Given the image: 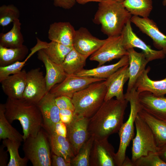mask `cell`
I'll use <instances>...</instances> for the list:
<instances>
[{"label":"cell","mask_w":166,"mask_h":166,"mask_svg":"<svg viewBox=\"0 0 166 166\" xmlns=\"http://www.w3.org/2000/svg\"><path fill=\"white\" fill-rule=\"evenodd\" d=\"M28 49L23 45L15 48H9L0 45V66H5L18 61H22L27 54Z\"/></svg>","instance_id":"cell-29"},{"label":"cell","mask_w":166,"mask_h":166,"mask_svg":"<svg viewBox=\"0 0 166 166\" xmlns=\"http://www.w3.org/2000/svg\"><path fill=\"white\" fill-rule=\"evenodd\" d=\"M89 118L74 113L73 120L66 125L67 137L74 156L90 136L88 131Z\"/></svg>","instance_id":"cell-11"},{"label":"cell","mask_w":166,"mask_h":166,"mask_svg":"<svg viewBox=\"0 0 166 166\" xmlns=\"http://www.w3.org/2000/svg\"><path fill=\"white\" fill-rule=\"evenodd\" d=\"M25 156L33 166H51V151L48 133L42 128L37 135L23 141Z\"/></svg>","instance_id":"cell-6"},{"label":"cell","mask_w":166,"mask_h":166,"mask_svg":"<svg viewBox=\"0 0 166 166\" xmlns=\"http://www.w3.org/2000/svg\"><path fill=\"white\" fill-rule=\"evenodd\" d=\"M106 79L75 74L68 75L63 81L53 86L49 92L55 97L63 95L72 98L75 93L91 84Z\"/></svg>","instance_id":"cell-10"},{"label":"cell","mask_w":166,"mask_h":166,"mask_svg":"<svg viewBox=\"0 0 166 166\" xmlns=\"http://www.w3.org/2000/svg\"><path fill=\"white\" fill-rule=\"evenodd\" d=\"M156 153L166 163V145L159 148Z\"/></svg>","instance_id":"cell-44"},{"label":"cell","mask_w":166,"mask_h":166,"mask_svg":"<svg viewBox=\"0 0 166 166\" xmlns=\"http://www.w3.org/2000/svg\"><path fill=\"white\" fill-rule=\"evenodd\" d=\"M128 101L112 98L104 101L89 118L88 131L94 138H107L118 132L123 124L124 115Z\"/></svg>","instance_id":"cell-1"},{"label":"cell","mask_w":166,"mask_h":166,"mask_svg":"<svg viewBox=\"0 0 166 166\" xmlns=\"http://www.w3.org/2000/svg\"><path fill=\"white\" fill-rule=\"evenodd\" d=\"M105 39L93 36L86 28L81 27L76 30L73 47L78 52L87 58L97 50Z\"/></svg>","instance_id":"cell-16"},{"label":"cell","mask_w":166,"mask_h":166,"mask_svg":"<svg viewBox=\"0 0 166 166\" xmlns=\"http://www.w3.org/2000/svg\"><path fill=\"white\" fill-rule=\"evenodd\" d=\"M87 58L73 47L61 65L67 75L75 74L84 69Z\"/></svg>","instance_id":"cell-28"},{"label":"cell","mask_w":166,"mask_h":166,"mask_svg":"<svg viewBox=\"0 0 166 166\" xmlns=\"http://www.w3.org/2000/svg\"><path fill=\"white\" fill-rule=\"evenodd\" d=\"M27 73L25 70L10 75L0 82L2 90L8 98L22 99L25 90Z\"/></svg>","instance_id":"cell-22"},{"label":"cell","mask_w":166,"mask_h":166,"mask_svg":"<svg viewBox=\"0 0 166 166\" xmlns=\"http://www.w3.org/2000/svg\"><path fill=\"white\" fill-rule=\"evenodd\" d=\"M49 135L51 153L62 156L70 162L74 155L68 138L55 133Z\"/></svg>","instance_id":"cell-26"},{"label":"cell","mask_w":166,"mask_h":166,"mask_svg":"<svg viewBox=\"0 0 166 166\" xmlns=\"http://www.w3.org/2000/svg\"><path fill=\"white\" fill-rule=\"evenodd\" d=\"M38 58L44 64L46 69L45 78L47 93L56 85L63 81L68 75L61 65L50 60L43 49L38 51Z\"/></svg>","instance_id":"cell-19"},{"label":"cell","mask_w":166,"mask_h":166,"mask_svg":"<svg viewBox=\"0 0 166 166\" xmlns=\"http://www.w3.org/2000/svg\"><path fill=\"white\" fill-rule=\"evenodd\" d=\"M56 7L68 10L72 8L76 2V0H51Z\"/></svg>","instance_id":"cell-41"},{"label":"cell","mask_w":166,"mask_h":166,"mask_svg":"<svg viewBox=\"0 0 166 166\" xmlns=\"http://www.w3.org/2000/svg\"><path fill=\"white\" fill-rule=\"evenodd\" d=\"M56 104L60 109H67L74 111L75 107L71 98L65 96H60L55 97Z\"/></svg>","instance_id":"cell-38"},{"label":"cell","mask_w":166,"mask_h":166,"mask_svg":"<svg viewBox=\"0 0 166 166\" xmlns=\"http://www.w3.org/2000/svg\"><path fill=\"white\" fill-rule=\"evenodd\" d=\"M134 166H166V163L156 152H151L147 155L137 159L134 163Z\"/></svg>","instance_id":"cell-36"},{"label":"cell","mask_w":166,"mask_h":166,"mask_svg":"<svg viewBox=\"0 0 166 166\" xmlns=\"http://www.w3.org/2000/svg\"><path fill=\"white\" fill-rule=\"evenodd\" d=\"M119 2L122 3L124 0H114Z\"/></svg>","instance_id":"cell-48"},{"label":"cell","mask_w":166,"mask_h":166,"mask_svg":"<svg viewBox=\"0 0 166 166\" xmlns=\"http://www.w3.org/2000/svg\"><path fill=\"white\" fill-rule=\"evenodd\" d=\"M162 4L164 6H166V0H163Z\"/></svg>","instance_id":"cell-47"},{"label":"cell","mask_w":166,"mask_h":166,"mask_svg":"<svg viewBox=\"0 0 166 166\" xmlns=\"http://www.w3.org/2000/svg\"><path fill=\"white\" fill-rule=\"evenodd\" d=\"M47 93L45 76L40 68L32 69L27 72L25 89L22 99L37 105Z\"/></svg>","instance_id":"cell-9"},{"label":"cell","mask_w":166,"mask_h":166,"mask_svg":"<svg viewBox=\"0 0 166 166\" xmlns=\"http://www.w3.org/2000/svg\"><path fill=\"white\" fill-rule=\"evenodd\" d=\"M5 105V115L9 122L11 124L15 120L20 122L23 141L29 137L36 136L42 128V117L37 105L8 97Z\"/></svg>","instance_id":"cell-2"},{"label":"cell","mask_w":166,"mask_h":166,"mask_svg":"<svg viewBox=\"0 0 166 166\" xmlns=\"http://www.w3.org/2000/svg\"><path fill=\"white\" fill-rule=\"evenodd\" d=\"M74 112V111L69 109H60V120L66 125L69 124L73 120Z\"/></svg>","instance_id":"cell-39"},{"label":"cell","mask_w":166,"mask_h":166,"mask_svg":"<svg viewBox=\"0 0 166 166\" xmlns=\"http://www.w3.org/2000/svg\"><path fill=\"white\" fill-rule=\"evenodd\" d=\"M128 65L129 64L120 68L105 81L107 92L104 101L114 97L118 100L125 99L123 87L129 78Z\"/></svg>","instance_id":"cell-17"},{"label":"cell","mask_w":166,"mask_h":166,"mask_svg":"<svg viewBox=\"0 0 166 166\" xmlns=\"http://www.w3.org/2000/svg\"><path fill=\"white\" fill-rule=\"evenodd\" d=\"M128 64V55H125L114 64L106 65H102L91 69H83L75 74L106 79L120 68Z\"/></svg>","instance_id":"cell-25"},{"label":"cell","mask_w":166,"mask_h":166,"mask_svg":"<svg viewBox=\"0 0 166 166\" xmlns=\"http://www.w3.org/2000/svg\"><path fill=\"white\" fill-rule=\"evenodd\" d=\"M132 14L148 18L152 8V0H124L122 3Z\"/></svg>","instance_id":"cell-30"},{"label":"cell","mask_w":166,"mask_h":166,"mask_svg":"<svg viewBox=\"0 0 166 166\" xmlns=\"http://www.w3.org/2000/svg\"><path fill=\"white\" fill-rule=\"evenodd\" d=\"M108 139L94 137L89 166H116L115 150Z\"/></svg>","instance_id":"cell-12"},{"label":"cell","mask_w":166,"mask_h":166,"mask_svg":"<svg viewBox=\"0 0 166 166\" xmlns=\"http://www.w3.org/2000/svg\"><path fill=\"white\" fill-rule=\"evenodd\" d=\"M122 166H134V163L131 159H130L127 156H126Z\"/></svg>","instance_id":"cell-45"},{"label":"cell","mask_w":166,"mask_h":166,"mask_svg":"<svg viewBox=\"0 0 166 166\" xmlns=\"http://www.w3.org/2000/svg\"><path fill=\"white\" fill-rule=\"evenodd\" d=\"M136 135L132 139L131 160L134 163L140 157L158 150L153 134L146 122L138 115L135 121Z\"/></svg>","instance_id":"cell-7"},{"label":"cell","mask_w":166,"mask_h":166,"mask_svg":"<svg viewBox=\"0 0 166 166\" xmlns=\"http://www.w3.org/2000/svg\"><path fill=\"white\" fill-rule=\"evenodd\" d=\"M21 23L19 19L13 22V26L8 32L0 34V45L9 48H15L22 46L24 38L21 32Z\"/></svg>","instance_id":"cell-27"},{"label":"cell","mask_w":166,"mask_h":166,"mask_svg":"<svg viewBox=\"0 0 166 166\" xmlns=\"http://www.w3.org/2000/svg\"><path fill=\"white\" fill-rule=\"evenodd\" d=\"M18 61L11 64L5 66H0V82L9 76L20 72L26 62Z\"/></svg>","instance_id":"cell-37"},{"label":"cell","mask_w":166,"mask_h":166,"mask_svg":"<svg viewBox=\"0 0 166 166\" xmlns=\"http://www.w3.org/2000/svg\"><path fill=\"white\" fill-rule=\"evenodd\" d=\"M21 142L6 139L3 140L2 144L7 148L10 156L7 166H26L29 160L25 157L21 158L18 152V148Z\"/></svg>","instance_id":"cell-33"},{"label":"cell","mask_w":166,"mask_h":166,"mask_svg":"<svg viewBox=\"0 0 166 166\" xmlns=\"http://www.w3.org/2000/svg\"><path fill=\"white\" fill-rule=\"evenodd\" d=\"M130 20L143 33L151 38L154 47L162 50L166 56V35L159 30L152 20L133 15Z\"/></svg>","instance_id":"cell-15"},{"label":"cell","mask_w":166,"mask_h":166,"mask_svg":"<svg viewBox=\"0 0 166 166\" xmlns=\"http://www.w3.org/2000/svg\"><path fill=\"white\" fill-rule=\"evenodd\" d=\"M20 15L18 9L13 4L3 5L0 7V25L4 27L19 19Z\"/></svg>","instance_id":"cell-35"},{"label":"cell","mask_w":166,"mask_h":166,"mask_svg":"<svg viewBox=\"0 0 166 166\" xmlns=\"http://www.w3.org/2000/svg\"><path fill=\"white\" fill-rule=\"evenodd\" d=\"M53 133L67 137V130L66 125L60 121L56 124L52 133Z\"/></svg>","instance_id":"cell-42"},{"label":"cell","mask_w":166,"mask_h":166,"mask_svg":"<svg viewBox=\"0 0 166 166\" xmlns=\"http://www.w3.org/2000/svg\"><path fill=\"white\" fill-rule=\"evenodd\" d=\"M132 16L122 3L114 0H102L99 2L93 21L100 25L102 32L109 37L121 35Z\"/></svg>","instance_id":"cell-3"},{"label":"cell","mask_w":166,"mask_h":166,"mask_svg":"<svg viewBox=\"0 0 166 166\" xmlns=\"http://www.w3.org/2000/svg\"><path fill=\"white\" fill-rule=\"evenodd\" d=\"M102 0H76V2L80 4L83 5L89 2H99Z\"/></svg>","instance_id":"cell-46"},{"label":"cell","mask_w":166,"mask_h":166,"mask_svg":"<svg viewBox=\"0 0 166 166\" xmlns=\"http://www.w3.org/2000/svg\"><path fill=\"white\" fill-rule=\"evenodd\" d=\"M129 58V78L126 92L135 88L138 78L145 69L149 61L143 52H138L133 48L127 50Z\"/></svg>","instance_id":"cell-20"},{"label":"cell","mask_w":166,"mask_h":166,"mask_svg":"<svg viewBox=\"0 0 166 166\" xmlns=\"http://www.w3.org/2000/svg\"><path fill=\"white\" fill-rule=\"evenodd\" d=\"M5 104H0V140L8 139L22 142L23 135L11 124L5 115Z\"/></svg>","instance_id":"cell-31"},{"label":"cell","mask_w":166,"mask_h":166,"mask_svg":"<svg viewBox=\"0 0 166 166\" xmlns=\"http://www.w3.org/2000/svg\"><path fill=\"white\" fill-rule=\"evenodd\" d=\"M105 81L93 83L73 95L71 100L75 107L74 114L89 118L96 113L106 94Z\"/></svg>","instance_id":"cell-4"},{"label":"cell","mask_w":166,"mask_h":166,"mask_svg":"<svg viewBox=\"0 0 166 166\" xmlns=\"http://www.w3.org/2000/svg\"><path fill=\"white\" fill-rule=\"evenodd\" d=\"M51 166H71L70 162L67 160L63 157L51 153Z\"/></svg>","instance_id":"cell-40"},{"label":"cell","mask_w":166,"mask_h":166,"mask_svg":"<svg viewBox=\"0 0 166 166\" xmlns=\"http://www.w3.org/2000/svg\"><path fill=\"white\" fill-rule=\"evenodd\" d=\"M128 55L124 47L121 34L108 37L103 45L90 55L89 60L98 63V66L113 59Z\"/></svg>","instance_id":"cell-8"},{"label":"cell","mask_w":166,"mask_h":166,"mask_svg":"<svg viewBox=\"0 0 166 166\" xmlns=\"http://www.w3.org/2000/svg\"><path fill=\"white\" fill-rule=\"evenodd\" d=\"M131 20H129L124 27L121 33L123 44L125 49H127L137 48L142 51L149 62L154 60L163 59L166 55L161 50H156L151 48L134 32L131 26Z\"/></svg>","instance_id":"cell-13"},{"label":"cell","mask_w":166,"mask_h":166,"mask_svg":"<svg viewBox=\"0 0 166 166\" xmlns=\"http://www.w3.org/2000/svg\"><path fill=\"white\" fill-rule=\"evenodd\" d=\"M5 146L2 144L0 147V166H7L8 156L7 151H5Z\"/></svg>","instance_id":"cell-43"},{"label":"cell","mask_w":166,"mask_h":166,"mask_svg":"<svg viewBox=\"0 0 166 166\" xmlns=\"http://www.w3.org/2000/svg\"><path fill=\"white\" fill-rule=\"evenodd\" d=\"M150 68L148 66L142 72L136 82L135 88L139 93L148 91L158 96L166 95V77L160 80H151L148 75Z\"/></svg>","instance_id":"cell-23"},{"label":"cell","mask_w":166,"mask_h":166,"mask_svg":"<svg viewBox=\"0 0 166 166\" xmlns=\"http://www.w3.org/2000/svg\"><path fill=\"white\" fill-rule=\"evenodd\" d=\"M139 93L135 88L124 94V99L130 105V112L128 118L123 123L118 132L120 144L115 154L116 166H122L126 157L127 148L134 136V125L136 117L141 108L139 100Z\"/></svg>","instance_id":"cell-5"},{"label":"cell","mask_w":166,"mask_h":166,"mask_svg":"<svg viewBox=\"0 0 166 166\" xmlns=\"http://www.w3.org/2000/svg\"><path fill=\"white\" fill-rule=\"evenodd\" d=\"M152 130L159 148L166 145V122L153 116L141 108L138 113Z\"/></svg>","instance_id":"cell-24"},{"label":"cell","mask_w":166,"mask_h":166,"mask_svg":"<svg viewBox=\"0 0 166 166\" xmlns=\"http://www.w3.org/2000/svg\"><path fill=\"white\" fill-rule=\"evenodd\" d=\"M55 98L49 92L37 104L42 117V128L48 134L53 132L56 124L60 121V109L56 104Z\"/></svg>","instance_id":"cell-14"},{"label":"cell","mask_w":166,"mask_h":166,"mask_svg":"<svg viewBox=\"0 0 166 166\" xmlns=\"http://www.w3.org/2000/svg\"><path fill=\"white\" fill-rule=\"evenodd\" d=\"M73 47L51 41L47 43L46 47L42 49L50 60L57 64L61 65Z\"/></svg>","instance_id":"cell-32"},{"label":"cell","mask_w":166,"mask_h":166,"mask_svg":"<svg viewBox=\"0 0 166 166\" xmlns=\"http://www.w3.org/2000/svg\"><path fill=\"white\" fill-rule=\"evenodd\" d=\"M139 100L141 109L166 122V96H158L144 91L139 93Z\"/></svg>","instance_id":"cell-18"},{"label":"cell","mask_w":166,"mask_h":166,"mask_svg":"<svg viewBox=\"0 0 166 166\" xmlns=\"http://www.w3.org/2000/svg\"><path fill=\"white\" fill-rule=\"evenodd\" d=\"M94 140V137L90 136L78 153L71 159V166H89L90 155Z\"/></svg>","instance_id":"cell-34"},{"label":"cell","mask_w":166,"mask_h":166,"mask_svg":"<svg viewBox=\"0 0 166 166\" xmlns=\"http://www.w3.org/2000/svg\"><path fill=\"white\" fill-rule=\"evenodd\" d=\"M75 32L74 27L69 22H54L49 26L48 38L51 41L73 47Z\"/></svg>","instance_id":"cell-21"}]
</instances>
